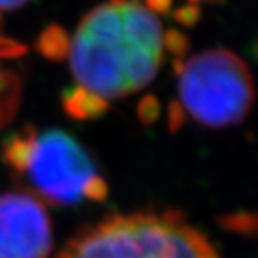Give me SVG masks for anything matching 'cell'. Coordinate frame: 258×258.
I'll list each match as a JSON object with an SVG mask.
<instances>
[{
	"instance_id": "1",
	"label": "cell",
	"mask_w": 258,
	"mask_h": 258,
	"mask_svg": "<svg viewBox=\"0 0 258 258\" xmlns=\"http://www.w3.org/2000/svg\"><path fill=\"white\" fill-rule=\"evenodd\" d=\"M182 35L165 32L155 10L137 0H110L90 10L67 43L74 85L63 93L72 117L102 115L112 102L150 84Z\"/></svg>"
},
{
	"instance_id": "2",
	"label": "cell",
	"mask_w": 258,
	"mask_h": 258,
	"mask_svg": "<svg viewBox=\"0 0 258 258\" xmlns=\"http://www.w3.org/2000/svg\"><path fill=\"white\" fill-rule=\"evenodd\" d=\"M4 160L38 200L75 205L107 197V183L90 155L62 130L25 128L10 135Z\"/></svg>"
},
{
	"instance_id": "3",
	"label": "cell",
	"mask_w": 258,
	"mask_h": 258,
	"mask_svg": "<svg viewBox=\"0 0 258 258\" xmlns=\"http://www.w3.org/2000/svg\"><path fill=\"white\" fill-rule=\"evenodd\" d=\"M55 258H222L177 212L113 215L79 233Z\"/></svg>"
},
{
	"instance_id": "4",
	"label": "cell",
	"mask_w": 258,
	"mask_h": 258,
	"mask_svg": "<svg viewBox=\"0 0 258 258\" xmlns=\"http://www.w3.org/2000/svg\"><path fill=\"white\" fill-rule=\"evenodd\" d=\"M255 85L248 67L225 48L195 53L178 63L177 100L172 120H191L200 127L223 128L248 115Z\"/></svg>"
},
{
	"instance_id": "5",
	"label": "cell",
	"mask_w": 258,
	"mask_h": 258,
	"mask_svg": "<svg viewBox=\"0 0 258 258\" xmlns=\"http://www.w3.org/2000/svg\"><path fill=\"white\" fill-rule=\"evenodd\" d=\"M52 243L50 218L37 197L0 195V258H47Z\"/></svg>"
},
{
	"instance_id": "6",
	"label": "cell",
	"mask_w": 258,
	"mask_h": 258,
	"mask_svg": "<svg viewBox=\"0 0 258 258\" xmlns=\"http://www.w3.org/2000/svg\"><path fill=\"white\" fill-rule=\"evenodd\" d=\"M25 53V47L0 32V128L15 117L22 95V80L12 67L14 60Z\"/></svg>"
},
{
	"instance_id": "7",
	"label": "cell",
	"mask_w": 258,
	"mask_h": 258,
	"mask_svg": "<svg viewBox=\"0 0 258 258\" xmlns=\"http://www.w3.org/2000/svg\"><path fill=\"white\" fill-rule=\"evenodd\" d=\"M27 2H29V0H0V12L20 9L22 5H25Z\"/></svg>"
},
{
	"instance_id": "8",
	"label": "cell",
	"mask_w": 258,
	"mask_h": 258,
	"mask_svg": "<svg viewBox=\"0 0 258 258\" xmlns=\"http://www.w3.org/2000/svg\"><path fill=\"white\" fill-rule=\"evenodd\" d=\"M191 2H199V0H191Z\"/></svg>"
}]
</instances>
